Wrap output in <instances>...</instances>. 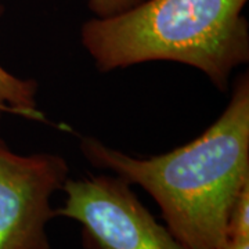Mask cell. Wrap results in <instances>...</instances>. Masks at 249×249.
<instances>
[{
  "instance_id": "cell-7",
  "label": "cell",
  "mask_w": 249,
  "mask_h": 249,
  "mask_svg": "<svg viewBox=\"0 0 249 249\" xmlns=\"http://www.w3.org/2000/svg\"><path fill=\"white\" fill-rule=\"evenodd\" d=\"M222 249H249L248 229H229L227 241Z\"/></svg>"
},
{
  "instance_id": "cell-4",
  "label": "cell",
  "mask_w": 249,
  "mask_h": 249,
  "mask_svg": "<svg viewBox=\"0 0 249 249\" xmlns=\"http://www.w3.org/2000/svg\"><path fill=\"white\" fill-rule=\"evenodd\" d=\"M68 173L61 155H21L0 139V249H50L46 229L57 216L52 196Z\"/></svg>"
},
{
  "instance_id": "cell-2",
  "label": "cell",
  "mask_w": 249,
  "mask_h": 249,
  "mask_svg": "<svg viewBox=\"0 0 249 249\" xmlns=\"http://www.w3.org/2000/svg\"><path fill=\"white\" fill-rule=\"evenodd\" d=\"M248 0H142L107 18H91L80 42L100 72L150 61L202 71L227 91L232 71L249 61Z\"/></svg>"
},
{
  "instance_id": "cell-6",
  "label": "cell",
  "mask_w": 249,
  "mask_h": 249,
  "mask_svg": "<svg viewBox=\"0 0 249 249\" xmlns=\"http://www.w3.org/2000/svg\"><path fill=\"white\" fill-rule=\"evenodd\" d=\"M142 0H89V9L97 18H107L121 14L142 3Z\"/></svg>"
},
{
  "instance_id": "cell-3",
  "label": "cell",
  "mask_w": 249,
  "mask_h": 249,
  "mask_svg": "<svg viewBox=\"0 0 249 249\" xmlns=\"http://www.w3.org/2000/svg\"><path fill=\"white\" fill-rule=\"evenodd\" d=\"M130 186L119 176L68 178L55 214L79 223L86 249H188L155 220Z\"/></svg>"
},
{
  "instance_id": "cell-1",
  "label": "cell",
  "mask_w": 249,
  "mask_h": 249,
  "mask_svg": "<svg viewBox=\"0 0 249 249\" xmlns=\"http://www.w3.org/2000/svg\"><path fill=\"white\" fill-rule=\"evenodd\" d=\"M80 150L91 165L144 188L184 247L222 249L232 209L249 186L248 73L235 82L217 121L186 145L140 158L83 137Z\"/></svg>"
},
{
  "instance_id": "cell-5",
  "label": "cell",
  "mask_w": 249,
  "mask_h": 249,
  "mask_svg": "<svg viewBox=\"0 0 249 249\" xmlns=\"http://www.w3.org/2000/svg\"><path fill=\"white\" fill-rule=\"evenodd\" d=\"M11 114L31 121L47 122L37 107V83L22 79L0 65V116Z\"/></svg>"
}]
</instances>
